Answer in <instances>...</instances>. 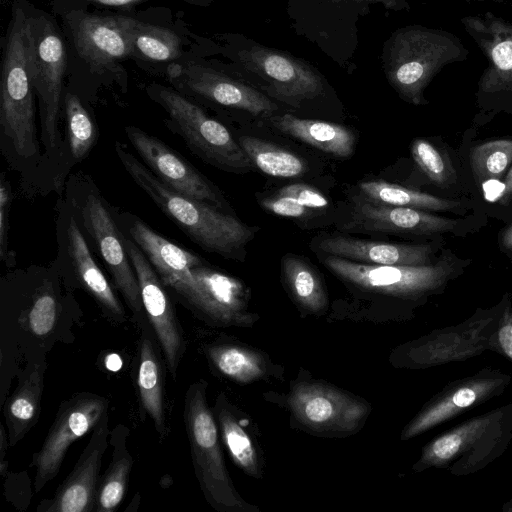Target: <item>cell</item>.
<instances>
[{
  "label": "cell",
  "instance_id": "cell-1",
  "mask_svg": "<svg viewBox=\"0 0 512 512\" xmlns=\"http://www.w3.org/2000/svg\"><path fill=\"white\" fill-rule=\"evenodd\" d=\"M327 269L364 296L384 299L390 319L406 321L431 296L442 294L449 283L461 276L470 259L444 250L426 265H376L350 261L333 255L322 259Z\"/></svg>",
  "mask_w": 512,
  "mask_h": 512
},
{
  "label": "cell",
  "instance_id": "cell-2",
  "mask_svg": "<svg viewBox=\"0 0 512 512\" xmlns=\"http://www.w3.org/2000/svg\"><path fill=\"white\" fill-rule=\"evenodd\" d=\"M115 152L125 171L155 205L203 250L236 259L254 237L251 227L206 202L182 195L159 180L127 146L116 141Z\"/></svg>",
  "mask_w": 512,
  "mask_h": 512
},
{
  "label": "cell",
  "instance_id": "cell-3",
  "mask_svg": "<svg viewBox=\"0 0 512 512\" xmlns=\"http://www.w3.org/2000/svg\"><path fill=\"white\" fill-rule=\"evenodd\" d=\"M264 397L288 411L292 428L321 438L357 434L373 410L365 398L316 378L303 367L290 381L287 393L269 392Z\"/></svg>",
  "mask_w": 512,
  "mask_h": 512
},
{
  "label": "cell",
  "instance_id": "cell-4",
  "mask_svg": "<svg viewBox=\"0 0 512 512\" xmlns=\"http://www.w3.org/2000/svg\"><path fill=\"white\" fill-rule=\"evenodd\" d=\"M65 201L72 209L90 247L101 258L116 289L134 314L144 309L138 279L129 258L125 235L114 208L102 196L93 179L82 172L65 182Z\"/></svg>",
  "mask_w": 512,
  "mask_h": 512
},
{
  "label": "cell",
  "instance_id": "cell-5",
  "mask_svg": "<svg viewBox=\"0 0 512 512\" xmlns=\"http://www.w3.org/2000/svg\"><path fill=\"white\" fill-rule=\"evenodd\" d=\"M512 441V403L469 418L423 446L416 473L446 469L455 476L474 474L501 457Z\"/></svg>",
  "mask_w": 512,
  "mask_h": 512
},
{
  "label": "cell",
  "instance_id": "cell-6",
  "mask_svg": "<svg viewBox=\"0 0 512 512\" xmlns=\"http://www.w3.org/2000/svg\"><path fill=\"white\" fill-rule=\"evenodd\" d=\"M208 383H191L184 396L183 419L194 473L207 503L218 512H259L236 490L226 467L220 434L207 400Z\"/></svg>",
  "mask_w": 512,
  "mask_h": 512
},
{
  "label": "cell",
  "instance_id": "cell-7",
  "mask_svg": "<svg viewBox=\"0 0 512 512\" xmlns=\"http://www.w3.org/2000/svg\"><path fill=\"white\" fill-rule=\"evenodd\" d=\"M223 37L225 55L232 61L237 74L258 80L270 97L299 106L323 95L325 79L305 60L239 35Z\"/></svg>",
  "mask_w": 512,
  "mask_h": 512
},
{
  "label": "cell",
  "instance_id": "cell-8",
  "mask_svg": "<svg viewBox=\"0 0 512 512\" xmlns=\"http://www.w3.org/2000/svg\"><path fill=\"white\" fill-rule=\"evenodd\" d=\"M504 303L503 295L497 304L477 308L458 324L434 329L399 344L389 354L390 365L399 369L422 370L466 361L489 351Z\"/></svg>",
  "mask_w": 512,
  "mask_h": 512
},
{
  "label": "cell",
  "instance_id": "cell-9",
  "mask_svg": "<svg viewBox=\"0 0 512 512\" xmlns=\"http://www.w3.org/2000/svg\"><path fill=\"white\" fill-rule=\"evenodd\" d=\"M151 100L167 114L165 124L191 152L205 162L227 171H244L253 163L239 142L219 121L174 88L152 83L146 88Z\"/></svg>",
  "mask_w": 512,
  "mask_h": 512
},
{
  "label": "cell",
  "instance_id": "cell-10",
  "mask_svg": "<svg viewBox=\"0 0 512 512\" xmlns=\"http://www.w3.org/2000/svg\"><path fill=\"white\" fill-rule=\"evenodd\" d=\"M167 288L213 325L251 328L260 319L258 313L249 310L250 292L246 285L206 265L204 260Z\"/></svg>",
  "mask_w": 512,
  "mask_h": 512
},
{
  "label": "cell",
  "instance_id": "cell-11",
  "mask_svg": "<svg viewBox=\"0 0 512 512\" xmlns=\"http://www.w3.org/2000/svg\"><path fill=\"white\" fill-rule=\"evenodd\" d=\"M440 37L417 26L392 33L382 50V66L389 84L405 101L425 103L423 91L442 63Z\"/></svg>",
  "mask_w": 512,
  "mask_h": 512
},
{
  "label": "cell",
  "instance_id": "cell-12",
  "mask_svg": "<svg viewBox=\"0 0 512 512\" xmlns=\"http://www.w3.org/2000/svg\"><path fill=\"white\" fill-rule=\"evenodd\" d=\"M166 73L177 91L197 103L267 117L278 109V105L266 93L211 64L192 60L172 62Z\"/></svg>",
  "mask_w": 512,
  "mask_h": 512
},
{
  "label": "cell",
  "instance_id": "cell-13",
  "mask_svg": "<svg viewBox=\"0 0 512 512\" xmlns=\"http://www.w3.org/2000/svg\"><path fill=\"white\" fill-rule=\"evenodd\" d=\"M511 382L512 375L492 367H483L472 375L448 382L404 426L400 439L410 440L481 406L502 395Z\"/></svg>",
  "mask_w": 512,
  "mask_h": 512
},
{
  "label": "cell",
  "instance_id": "cell-14",
  "mask_svg": "<svg viewBox=\"0 0 512 512\" xmlns=\"http://www.w3.org/2000/svg\"><path fill=\"white\" fill-rule=\"evenodd\" d=\"M109 401L100 395L82 392L62 401L39 451L33 456L34 492L57 476L67 450L92 430L108 412Z\"/></svg>",
  "mask_w": 512,
  "mask_h": 512
},
{
  "label": "cell",
  "instance_id": "cell-15",
  "mask_svg": "<svg viewBox=\"0 0 512 512\" xmlns=\"http://www.w3.org/2000/svg\"><path fill=\"white\" fill-rule=\"evenodd\" d=\"M78 56L95 72L132 57L131 16L72 8L60 13Z\"/></svg>",
  "mask_w": 512,
  "mask_h": 512
},
{
  "label": "cell",
  "instance_id": "cell-16",
  "mask_svg": "<svg viewBox=\"0 0 512 512\" xmlns=\"http://www.w3.org/2000/svg\"><path fill=\"white\" fill-rule=\"evenodd\" d=\"M58 204V255L53 264L59 274H71L113 318L123 319L124 308L94 259L72 209L65 199Z\"/></svg>",
  "mask_w": 512,
  "mask_h": 512
},
{
  "label": "cell",
  "instance_id": "cell-17",
  "mask_svg": "<svg viewBox=\"0 0 512 512\" xmlns=\"http://www.w3.org/2000/svg\"><path fill=\"white\" fill-rule=\"evenodd\" d=\"M477 216L447 218L430 211L357 201L349 229L397 233L412 236H440L448 233L464 237L480 229Z\"/></svg>",
  "mask_w": 512,
  "mask_h": 512
},
{
  "label": "cell",
  "instance_id": "cell-18",
  "mask_svg": "<svg viewBox=\"0 0 512 512\" xmlns=\"http://www.w3.org/2000/svg\"><path fill=\"white\" fill-rule=\"evenodd\" d=\"M124 131L146 167L165 185L214 207L222 206L215 186L177 151L134 125L125 126Z\"/></svg>",
  "mask_w": 512,
  "mask_h": 512
},
{
  "label": "cell",
  "instance_id": "cell-19",
  "mask_svg": "<svg viewBox=\"0 0 512 512\" xmlns=\"http://www.w3.org/2000/svg\"><path fill=\"white\" fill-rule=\"evenodd\" d=\"M125 244L138 279L144 310L161 345L169 372L175 378L185 352L181 327L166 287L145 254L127 235Z\"/></svg>",
  "mask_w": 512,
  "mask_h": 512
},
{
  "label": "cell",
  "instance_id": "cell-20",
  "mask_svg": "<svg viewBox=\"0 0 512 512\" xmlns=\"http://www.w3.org/2000/svg\"><path fill=\"white\" fill-rule=\"evenodd\" d=\"M108 412L92 429L88 444L75 466L59 485L52 499L43 500L37 507L41 512H92L100 481L102 459L108 446Z\"/></svg>",
  "mask_w": 512,
  "mask_h": 512
},
{
  "label": "cell",
  "instance_id": "cell-21",
  "mask_svg": "<svg viewBox=\"0 0 512 512\" xmlns=\"http://www.w3.org/2000/svg\"><path fill=\"white\" fill-rule=\"evenodd\" d=\"M437 243H389L351 238L344 235L324 237L317 248L326 255L376 265H426L438 257Z\"/></svg>",
  "mask_w": 512,
  "mask_h": 512
},
{
  "label": "cell",
  "instance_id": "cell-22",
  "mask_svg": "<svg viewBox=\"0 0 512 512\" xmlns=\"http://www.w3.org/2000/svg\"><path fill=\"white\" fill-rule=\"evenodd\" d=\"M220 438L234 465L246 475L261 480L264 457L258 433L249 417L220 392L212 409Z\"/></svg>",
  "mask_w": 512,
  "mask_h": 512
},
{
  "label": "cell",
  "instance_id": "cell-23",
  "mask_svg": "<svg viewBox=\"0 0 512 512\" xmlns=\"http://www.w3.org/2000/svg\"><path fill=\"white\" fill-rule=\"evenodd\" d=\"M205 353L220 375L240 385L281 380L284 375L283 366L266 352L236 339L217 341Z\"/></svg>",
  "mask_w": 512,
  "mask_h": 512
},
{
  "label": "cell",
  "instance_id": "cell-24",
  "mask_svg": "<svg viewBox=\"0 0 512 512\" xmlns=\"http://www.w3.org/2000/svg\"><path fill=\"white\" fill-rule=\"evenodd\" d=\"M45 362L29 365L4 406L9 446H15L37 424L41 413Z\"/></svg>",
  "mask_w": 512,
  "mask_h": 512
},
{
  "label": "cell",
  "instance_id": "cell-25",
  "mask_svg": "<svg viewBox=\"0 0 512 512\" xmlns=\"http://www.w3.org/2000/svg\"><path fill=\"white\" fill-rule=\"evenodd\" d=\"M269 121L280 132L337 157H349L354 151L355 134L343 125L302 119L289 113L272 115Z\"/></svg>",
  "mask_w": 512,
  "mask_h": 512
},
{
  "label": "cell",
  "instance_id": "cell-26",
  "mask_svg": "<svg viewBox=\"0 0 512 512\" xmlns=\"http://www.w3.org/2000/svg\"><path fill=\"white\" fill-rule=\"evenodd\" d=\"M282 278L299 312L322 316L329 309L325 285L316 270L302 257L288 254L282 259Z\"/></svg>",
  "mask_w": 512,
  "mask_h": 512
},
{
  "label": "cell",
  "instance_id": "cell-27",
  "mask_svg": "<svg viewBox=\"0 0 512 512\" xmlns=\"http://www.w3.org/2000/svg\"><path fill=\"white\" fill-rule=\"evenodd\" d=\"M128 437L129 429L124 424H117L110 432L112 458L99 481L96 512L114 511L125 496L133 466L127 446Z\"/></svg>",
  "mask_w": 512,
  "mask_h": 512
},
{
  "label": "cell",
  "instance_id": "cell-28",
  "mask_svg": "<svg viewBox=\"0 0 512 512\" xmlns=\"http://www.w3.org/2000/svg\"><path fill=\"white\" fill-rule=\"evenodd\" d=\"M137 385L144 413L153 421L159 438L165 440L169 430L164 410L162 367L148 337H143L140 343Z\"/></svg>",
  "mask_w": 512,
  "mask_h": 512
},
{
  "label": "cell",
  "instance_id": "cell-29",
  "mask_svg": "<svg viewBox=\"0 0 512 512\" xmlns=\"http://www.w3.org/2000/svg\"><path fill=\"white\" fill-rule=\"evenodd\" d=\"M359 187L365 200L383 205L453 213H466L469 207L461 200L437 197L384 181H365Z\"/></svg>",
  "mask_w": 512,
  "mask_h": 512
},
{
  "label": "cell",
  "instance_id": "cell-30",
  "mask_svg": "<svg viewBox=\"0 0 512 512\" xmlns=\"http://www.w3.org/2000/svg\"><path fill=\"white\" fill-rule=\"evenodd\" d=\"M63 111L66 121V160L72 167L88 157L99 137V129L93 115L79 96L66 90L63 96Z\"/></svg>",
  "mask_w": 512,
  "mask_h": 512
},
{
  "label": "cell",
  "instance_id": "cell-31",
  "mask_svg": "<svg viewBox=\"0 0 512 512\" xmlns=\"http://www.w3.org/2000/svg\"><path fill=\"white\" fill-rule=\"evenodd\" d=\"M130 39L132 57L145 61L172 63L183 54L184 41L174 30L134 17L130 22Z\"/></svg>",
  "mask_w": 512,
  "mask_h": 512
},
{
  "label": "cell",
  "instance_id": "cell-32",
  "mask_svg": "<svg viewBox=\"0 0 512 512\" xmlns=\"http://www.w3.org/2000/svg\"><path fill=\"white\" fill-rule=\"evenodd\" d=\"M238 142L251 162L267 175L292 178L307 170L301 157L273 143L247 135L241 136Z\"/></svg>",
  "mask_w": 512,
  "mask_h": 512
},
{
  "label": "cell",
  "instance_id": "cell-33",
  "mask_svg": "<svg viewBox=\"0 0 512 512\" xmlns=\"http://www.w3.org/2000/svg\"><path fill=\"white\" fill-rule=\"evenodd\" d=\"M512 165V139L482 142L470 153V166L478 184L501 179Z\"/></svg>",
  "mask_w": 512,
  "mask_h": 512
},
{
  "label": "cell",
  "instance_id": "cell-34",
  "mask_svg": "<svg viewBox=\"0 0 512 512\" xmlns=\"http://www.w3.org/2000/svg\"><path fill=\"white\" fill-rule=\"evenodd\" d=\"M411 154L417 166L435 185L447 188L455 182L456 171L451 161L430 141L415 139Z\"/></svg>",
  "mask_w": 512,
  "mask_h": 512
},
{
  "label": "cell",
  "instance_id": "cell-35",
  "mask_svg": "<svg viewBox=\"0 0 512 512\" xmlns=\"http://www.w3.org/2000/svg\"><path fill=\"white\" fill-rule=\"evenodd\" d=\"M12 201V190L10 182L6 179L5 173L1 175L0 181V260L7 268H14L16 255L10 249L9 243V212Z\"/></svg>",
  "mask_w": 512,
  "mask_h": 512
},
{
  "label": "cell",
  "instance_id": "cell-36",
  "mask_svg": "<svg viewBox=\"0 0 512 512\" xmlns=\"http://www.w3.org/2000/svg\"><path fill=\"white\" fill-rule=\"evenodd\" d=\"M504 296V307L491 337L489 351L502 355L512 363V300L509 293Z\"/></svg>",
  "mask_w": 512,
  "mask_h": 512
},
{
  "label": "cell",
  "instance_id": "cell-37",
  "mask_svg": "<svg viewBox=\"0 0 512 512\" xmlns=\"http://www.w3.org/2000/svg\"><path fill=\"white\" fill-rule=\"evenodd\" d=\"M482 196L486 202L497 204L502 212H512V165L499 180H490L480 184Z\"/></svg>",
  "mask_w": 512,
  "mask_h": 512
},
{
  "label": "cell",
  "instance_id": "cell-38",
  "mask_svg": "<svg viewBox=\"0 0 512 512\" xmlns=\"http://www.w3.org/2000/svg\"><path fill=\"white\" fill-rule=\"evenodd\" d=\"M149 0H51L53 9L59 14L72 8H85L86 5L106 7H130ZM189 5L207 7L213 0H175Z\"/></svg>",
  "mask_w": 512,
  "mask_h": 512
},
{
  "label": "cell",
  "instance_id": "cell-39",
  "mask_svg": "<svg viewBox=\"0 0 512 512\" xmlns=\"http://www.w3.org/2000/svg\"><path fill=\"white\" fill-rule=\"evenodd\" d=\"M275 194L293 198L310 209H324L328 200L316 188L306 184H289L279 189Z\"/></svg>",
  "mask_w": 512,
  "mask_h": 512
},
{
  "label": "cell",
  "instance_id": "cell-40",
  "mask_svg": "<svg viewBox=\"0 0 512 512\" xmlns=\"http://www.w3.org/2000/svg\"><path fill=\"white\" fill-rule=\"evenodd\" d=\"M261 205L276 215L292 218L309 216L313 210L293 198L277 194L264 198Z\"/></svg>",
  "mask_w": 512,
  "mask_h": 512
},
{
  "label": "cell",
  "instance_id": "cell-41",
  "mask_svg": "<svg viewBox=\"0 0 512 512\" xmlns=\"http://www.w3.org/2000/svg\"><path fill=\"white\" fill-rule=\"evenodd\" d=\"M491 57L499 70H512V40H504L496 44L492 49Z\"/></svg>",
  "mask_w": 512,
  "mask_h": 512
},
{
  "label": "cell",
  "instance_id": "cell-42",
  "mask_svg": "<svg viewBox=\"0 0 512 512\" xmlns=\"http://www.w3.org/2000/svg\"><path fill=\"white\" fill-rule=\"evenodd\" d=\"M348 2L357 3L368 6L369 4H382L386 9L399 10L406 6V0H346Z\"/></svg>",
  "mask_w": 512,
  "mask_h": 512
},
{
  "label": "cell",
  "instance_id": "cell-43",
  "mask_svg": "<svg viewBox=\"0 0 512 512\" xmlns=\"http://www.w3.org/2000/svg\"><path fill=\"white\" fill-rule=\"evenodd\" d=\"M499 246L503 253L512 258V221L500 232Z\"/></svg>",
  "mask_w": 512,
  "mask_h": 512
},
{
  "label": "cell",
  "instance_id": "cell-44",
  "mask_svg": "<svg viewBox=\"0 0 512 512\" xmlns=\"http://www.w3.org/2000/svg\"><path fill=\"white\" fill-rule=\"evenodd\" d=\"M503 511H512V498L503 505Z\"/></svg>",
  "mask_w": 512,
  "mask_h": 512
}]
</instances>
